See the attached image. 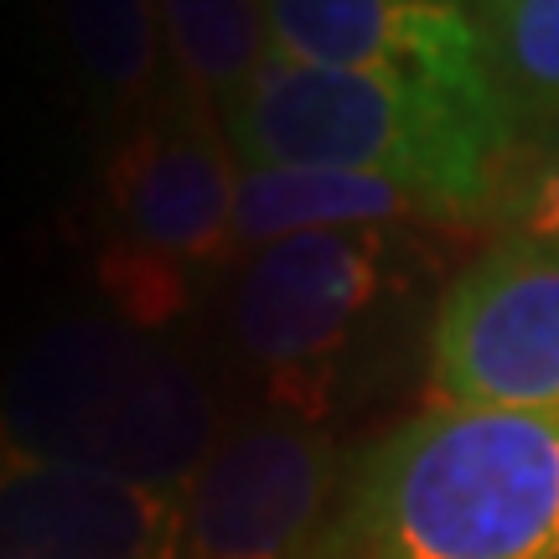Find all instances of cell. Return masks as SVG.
Listing matches in <instances>:
<instances>
[{"instance_id": "cell-13", "label": "cell", "mask_w": 559, "mask_h": 559, "mask_svg": "<svg viewBox=\"0 0 559 559\" xmlns=\"http://www.w3.org/2000/svg\"><path fill=\"white\" fill-rule=\"evenodd\" d=\"M472 21L513 130L559 120V0H481Z\"/></svg>"}, {"instance_id": "cell-2", "label": "cell", "mask_w": 559, "mask_h": 559, "mask_svg": "<svg viewBox=\"0 0 559 559\" xmlns=\"http://www.w3.org/2000/svg\"><path fill=\"white\" fill-rule=\"evenodd\" d=\"M223 135L243 171L326 166L409 187L436 218H466L498 198V166L513 140L502 99L400 79L342 73L270 58L223 104Z\"/></svg>"}, {"instance_id": "cell-12", "label": "cell", "mask_w": 559, "mask_h": 559, "mask_svg": "<svg viewBox=\"0 0 559 559\" xmlns=\"http://www.w3.org/2000/svg\"><path fill=\"white\" fill-rule=\"evenodd\" d=\"M160 37L192 99L228 104L270 58L260 0H156Z\"/></svg>"}, {"instance_id": "cell-11", "label": "cell", "mask_w": 559, "mask_h": 559, "mask_svg": "<svg viewBox=\"0 0 559 559\" xmlns=\"http://www.w3.org/2000/svg\"><path fill=\"white\" fill-rule=\"evenodd\" d=\"M68 52L109 109L140 120L160 94V16L156 0H58Z\"/></svg>"}, {"instance_id": "cell-16", "label": "cell", "mask_w": 559, "mask_h": 559, "mask_svg": "<svg viewBox=\"0 0 559 559\" xmlns=\"http://www.w3.org/2000/svg\"><path fill=\"white\" fill-rule=\"evenodd\" d=\"M436 5H456V11H466V16H477L481 0H436Z\"/></svg>"}, {"instance_id": "cell-5", "label": "cell", "mask_w": 559, "mask_h": 559, "mask_svg": "<svg viewBox=\"0 0 559 559\" xmlns=\"http://www.w3.org/2000/svg\"><path fill=\"white\" fill-rule=\"evenodd\" d=\"M430 400L559 419V249L513 239L461 270L430 332Z\"/></svg>"}, {"instance_id": "cell-14", "label": "cell", "mask_w": 559, "mask_h": 559, "mask_svg": "<svg viewBox=\"0 0 559 559\" xmlns=\"http://www.w3.org/2000/svg\"><path fill=\"white\" fill-rule=\"evenodd\" d=\"M192 275L187 264L166 260V254H151V249H135V243L109 239L99 254V285L115 317L140 326V332H160L166 321H177L187 306H192Z\"/></svg>"}, {"instance_id": "cell-6", "label": "cell", "mask_w": 559, "mask_h": 559, "mask_svg": "<svg viewBox=\"0 0 559 559\" xmlns=\"http://www.w3.org/2000/svg\"><path fill=\"white\" fill-rule=\"evenodd\" d=\"M104 198L120 223V243L166 254L187 270H207L234 254L239 156L207 120V104L181 88L120 135L104 166Z\"/></svg>"}, {"instance_id": "cell-15", "label": "cell", "mask_w": 559, "mask_h": 559, "mask_svg": "<svg viewBox=\"0 0 559 559\" xmlns=\"http://www.w3.org/2000/svg\"><path fill=\"white\" fill-rule=\"evenodd\" d=\"M502 218H508L519 243H549V249H559V151L544 160L534 177H523L519 192L502 202Z\"/></svg>"}, {"instance_id": "cell-7", "label": "cell", "mask_w": 559, "mask_h": 559, "mask_svg": "<svg viewBox=\"0 0 559 559\" xmlns=\"http://www.w3.org/2000/svg\"><path fill=\"white\" fill-rule=\"evenodd\" d=\"M332 487L337 456L317 425H239L187 487L177 559H300L326 523Z\"/></svg>"}, {"instance_id": "cell-17", "label": "cell", "mask_w": 559, "mask_h": 559, "mask_svg": "<svg viewBox=\"0 0 559 559\" xmlns=\"http://www.w3.org/2000/svg\"><path fill=\"white\" fill-rule=\"evenodd\" d=\"M5 5H32V0H5Z\"/></svg>"}, {"instance_id": "cell-10", "label": "cell", "mask_w": 559, "mask_h": 559, "mask_svg": "<svg viewBox=\"0 0 559 559\" xmlns=\"http://www.w3.org/2000/svg\"><path fill=\"white\" fill-rule=\"evenodd\" d=\"M409 218H436V207L389 177L326 171V166H260L239 171L234 249H264L296 234L389 228Z\"/></svg>"}, {"instance_id": "cell-3", "label": "cell", "mask_w": 559, "mask_h": 559, "mask_svg": "<svg viewBox=\"0 0 559 559\" xmlns=\"http://www.w3.org/2000/svg\"><path fill=\"white\" fill-rule=\"evenodd\" d=\"M0 451L187 492L218 451V400L198 362L120 317H62L0 383Z\"/></svg>"}, {"instance_id": "cell-9", "label": "cell", "mask_w": 559, "mask_h": 559, "mask_svg": "<svg viewBox=\"0 0 559 559\" xmlns=\"http://www.w3.org/2000/svg\"><path fill=\"white\" fill-rule=\"evenodd\" d=\"M187 492L0 451V559H177Z\"/></svg>"}, {"instance_id": "cell-8", "label": "cell", "mask_w": 559, "mask_h": 559, "mask_svg": "<svg viewBox=\"0 0 559 559\" xmlns=\"http://www.w3.org/2000/svg\"><path fill=\"white\" fill-rule=\"evenodd\" d=\"M270 52L342 68V73H400V79L502 99L477 21L436 0H260Z\"/></svg>"}, {"instance_id": "cell-1", "label": "cell", "mask_w": 559, "mask_h": 559, "mask_svg": "<svg viewBox=\"0 0 559 559\" xmlns=\"http://www.w3.org/2000/svg\"><path fill=\"white\" fill-rule=\"evenodd\" d=\"M300 559H559V419L430 404L358 461Z\"/></svg>"}, {"instance_id": "cell-4", "label": "cell", "mask_w": 559, "mask_h": 559, "mask_svg": "<svg viewBox=\"0 0 559 559\" xmlns=\"http://www.w3.org/2000/svg\"><path fill=\"white\" fill-rule=\"evenodd\" d=\"M383 254L379 228H353L296 234L243 260L228 296V337L280 419L317 425L332 409L342 358L383 296Z\"/></svg>"}]
</instances>
